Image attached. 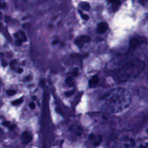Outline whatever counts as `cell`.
Returning a JSON list of instances; mask_svg holds the SVG:
<instances>
[{
  "label": "cell",
  "mask_w": 148,
  "mask_h": 148,
  "mask_svg": "<svg viewBox=\"0 0 148 148\" xmlns=\"http://www.w3.org/2000/svg\"><path fill=\"white\" fill-rule=\"evenodd\" d=\"M145 64V62L140 59H135L130 63L124 65V67L119 71V77L121 80L130 79L133 76H137L144 69Z\"/></svg>",
  "instance_id": "1"
},
{
  "label": "cell",
  "mask_w": 148,
  "mask_h": 148,
  "mask_svg": "<svg viewBox=\"0 0 148 148\" xmlns=\"http://www.w3.org/2000/svg\"><path fill=\"white\" fill-rule=\"evenodd\" d=\"M144 41V39L140 37H134L132 38L130 40V47L132 48V49H135L136 48L138 47L140 44L143 43Z\"/></svg>",
  "instance_id": "2"
},
{
  "label": "cell",
  "mask_w": 148,
  "mask_h": 148,
  "mask_svg": "<svg viewBox=\"0 0 148 148\" xmlns=\"http://www.w3.org/2000/svg\"><path fill=\"white\" fill-rule=\"evenodd\" d=\"M90 41V38L87 36H82L78 37L75 40V43L79 47H82L83 44L85 43H89Z\"/></svg>",
  "instance_id": "3"
},
{
  "label": "cell",
  "mask_w": 148,
  "mask_h": 148,
  "mask_svg": "<svg viewBox=\"0 0 148 148\" xmlns=\"http://www.w3.org/2000/svg\"><path fill=\"white\" fill-rule=\"evenodd\" d=\"M108 25H107V23L102 22V23H100L99 24H98L97 31H98V33H100V34H103V33L106 32V30H108Z\"/></svg>",
  "instance_id": "4"
},
{
  "label": "cell",
  "mask_w": 148,
  "mask_h": 148,
  "mask_svg": "<svg viewBox=\"0 0 148 148\" xmlns=\"http://www.w3.org/2000/svg\"><path fill=\"white\" fill-rule=\"evenodd\" d=\"M22 138H23V143H24V144H27V143H29L30 142H31L32 136L29 132H25L23 134V135H22Z\"/></svg>",
  "instance_id": "5"
},
{
  "label": "cell",
  "mask_w": 148,
  "mask_h": 148,
  "mask_svg": "<svg viewBox=\"0 0 148 148\" xmlns=\"http://www.w3.org/2000/svg\"><path fill=\"white\" fill-rule=\"evenodd\" d=\"M98 82H99V78H98V76L95 75V76H93L90 79L89 85L91 88H95V87L98 85Z\"/></svg>",
  "instance_id": "6"
},
{
  "label": "cell",
  "mask_w": 148,
  "mask_h": 148,
  "mask_svg": "<svg viewBox=\"0 0 148 148\" xmlns=\"http://www.w3.org/2000/svg\"><path fill=\"white\" fill-rule=\"evenodd\" d=\"M65 82H66V85H67L69 87L74 86V84H75L73 79H72V77H69L66 78Z\"/></svg>",
  "instance_id": "7"
},
{
  "label": "cell",
  "mask_w": 148,
  "mask_h": 148,
  "mask_svg": "<svg viewBox=\"0 0 148 148\" xmlns=\"http://www.w3.org/2000/svg\"><path fill=\"white\" fill-rule=\"evenodd\" d=\"M23 102V98H19V99L12 101V104L13 106H17V105H20V104H21Z\"/></svg>",
  "instance_id": "8"
},
{
  "label": "cell",
  "mask_w": 148,
  "mask_h": 148,
  "mask_svg": "<svg viewBox=\"0 0 148 148\" xmlns=\"http://www.w3.org/2000/svg\"><path fill=\"white\" fill-rule=\"evenodd\" d=\"M75 134L79 136L82 134V128L80 127V126H78L76 128V130H75Z\"/></svg>",
  "instance_id": "9"
},
{
  "label": "cell",
  "mask_w": 148,
  "mask_h": 148,
  "mask_svg": "<svg viewBox=\"0 0 148 148\" xmlns=\"http://www.w3.org/2000/svg\"><path fill=\"white\" fill-rule=\"evenodd\" d=\"M101 142H102V137H98V140H96L95 142H94L93 145L95 146V147H97V146H98L100 144H101Z\"/></svg>",
  "instance_id": "10"
},
{
  "label": "cell",
  "mask_w": 148,
  "mask_h": 148,
  "mask_svg": "<svg viewBox=\"0 0 148 148\" xmlns=\"http://www.w3.org/2000/svg\"><path fill=\"white\" fill-rule=\"evenodd\" d=\"M7 94L9 96H12V95H14L16 94V91L14 90H9L7 91Z\"/></svg>",
  "instance_id": "11"
},
{
  "label": "cell",
  "mask_w": 148,
  "mask_h": 148,
  "mask_svg": "<svg viewBox=\"0 0 148 148\" xmlns=\"http://www.w3.org/2000/svg\"><path fill=\"white\" fill-rule=\"evenodd\" d=\"M79 14H81V16H82V19H83V20H89V16H88V14H82V12H81L80 10H79Z\"/></svg>",
  "instance_id": "12"
},
{
  "label": "cell",
  "mask_w": 148,
  "mask_h": 148,
  "mask_svg": "<svg viewBox=\"0 0 148 148\" xmlns=\"http://www.w3.org/2000/svg\"><path fill=\"white\" fill-rule=\"evenodd\" d=\"M82 7L85 10H87V11H88V10H89L90 9V5H89V4H88V3H84L83 5L82 6Z\"/></svg>",
  "instance_id": "13"
},
{
  "label": "cell",
  "mask_w": 148,
  "mask_h": 148,
  "mask_svg": "<svg viewBox=\"0 0 148 148\" xmlns=\"http://www.w3.org/2000/svg\"><path fill=\"white\" fill-rule=\"evenodd\" d=\"M20 34H21L22 36V40H23V41H26V40H27V37H26L24 32H20Z\"/></svg>",
  "instance_id": "14"
},
{
  "label": "cell",
  "mask_w": 148,
  "mask_h": 148,
  "mask_svg": "<svg viewBox=\"0 0 148 148\" xmlns=\"http://www.w3.org/2000/svg\"><path fill=\"white\" fill-rule=\"evenodd\" d=\"M72 75H74V76L77 77L78 75V69H77V68H75V69H73V71L72 72Z\"/></svg>",
  "instance_id": "15"
},
{
  "label": "cell",
  "mask_w": 148,
  "mask_h": 148,
  "mask_svg": "<svg viewBox=\"0 0 148 148\" xmlns=\"http://www.w3.org/2000/svg\"><path fill=\"white\" fill-rule=\"evenodd\" d=\"M74 92H75V90H71V91H68V92H65V95L66 96H71L72 95H73Z\"/></svg>",
  "instance_id": "16"
},
{
  "label": "cell",
  "mask_w": 148,
  "mask_h": 148,
  "mask_svg": "<svg viewBox=\"0 0 148 148\" xmlns=\"http://www.w3.org/2000/svg\"><path fill=\"white\" fill-rule=\"evenodd\" d=\"M109 2L112 3V4L115 6H118L121 4V1H110Z\"/></svg>",
  "instance_id": "17"
},
{
  "label": "cell",
  "mask_w": 148,
  "mask_h": 148,
  "mask_svg": "<svg viewBox=\"0 0 148 148\" xmlns=\"http://www.w3.org/2000/svg\"><path fill=\"white\" fill-rule=\"evenodd\" d=\"M23 40H22L21 38H18L17 41H16V44H17V46H20V45L22 44V43H23Z\"/></svg>",
  "instance_id": "18"
},
{
  "label": "cell",
  "mask_w": 148,
  "mask_h": 148,
  "mask_svg": "<svg viewBox=\"0 0 148 148\" xmlns=\"http://www.w3.org/2000/svg\"><path fill=\"white\" fill-rule=\"evenodd\" d=\"M29 107H30V108H32V109H34V108H36V106H35L34 103L30 102V103H29Z\"/></svg>",
  "instance_id": "19"
},
{
  "label": "cell",
  "mask_w": 148,
  "mask_h": 148,
  "mask_svg": "<svg viewBox=\"0 0 148 148\" xmlns=\"http://www.w3.org/2000/svg\"><path fill=\"white\" fill-rule=\"evenodd\" d=\"M89 139L90 140H95V134H90V136H89Z\"/></svg>",
  "instance_id": "20"
},
{
  "label": "cell",
  "mask_w": 148,
  "mask_h": 148,
  "mask_svg": "<svg viewBox=\"0 0 148 148\" xmlns=\"http://www.w3.org/2000/svg\"><path fill=\"white\" fill-rule=\"evenodd\" d=\"M6 7V3L2 2L0 3V8H5Z\"/></svg>",
  "instance_id": "21"
},
{
  "label": "cell",
  "mask_w": 148,
  "mask_h": 148,
  "mask_svg": "<svg viewBox=\"0 0 148 148\" xmlns=\"http://www.w3.org/2000/svg\"><path fill=\"white\" fill-rule=\"evenodd\" d=\"M2 124L4 126H7V127H10V123L9 121H4V122H3Z\"/></svg>",
  "instance_id": "22"
},
{
  "label": "cell",
  "mask_w": 148,
  "mask_h": 148,
  "mask_svg": "<svg viewBox=\"0 0 148 148\" xmlns=\"http://www.w3.org/2000/svg\"><path fill=\"white\" fill-rule=\"evenodd\" d=\"M130 143H131L132 145H133V146L135 145V142H134V140H133V139H130Z\"/></svg>",
  "instance_id": "23"
},
{
  "label": "cell",
  "mask_w": 148,
  "mask_h": 148,
  "mask_svg": "<svg viewBox=\"0 0 148 148\" xmlns=\"http://www.w3.org/2000/svg\"><path fill=\"white\" fill-rule=\"evenodd\" d=\"M14 128H15V125H10V127H9V129H10V130H14Z\"/></svg>",
  "instance_id": "24"
},
{
  "label": "cell",
  "mask_w": 148,
  "mask_h": 148,
  "mask_svg": "<svg viewBox=\"0 0 148 148\" xmlns=\"http://www.w3.org/2000/svg\"><path fill=\"white\" fill-rule=\"evenodd\" d=\"M58 43H59V40H54L53 42H52V45H53V46H54V45L57 44Z\"/></svg>",
  "instance_id": "25"
},
{
  "label": "cell",
  "mask_w": 148,
  "mask_h": 148,
  "mask_svg": "<svg viewBox=\"0 0 148 148\" xmlns=\"http://www.w3.org/2000/svg\"><path fill=\"white\" fill-rule=\"evenodd\" d=\"M139 148H148V143H146L145 145H141Z\"/></svg>",
  "instance_id": "26"
},
{
  "label": "cell",
  "mask_w": 148,
  "mask_h": 148,
  "mask_svg": "<svg viewBox=\"0 0 148 148\" xmlns=\"http://www.w3.org/2000/svg\"><path fill=\"white\" fill-rule=\"evenodd\" d=\"M23 69H22V68H19V69H18V70H17V72H18L19 74H20V73H23Z\"/></svg>",
  "instance_id": "27"
},
{
  "label": "cell",
  "mask_w": 148,
  "mask_h": 148,
  "mask_svg": "<svg viewBox=\"0 0 148 148\" xmlns=\"http://www.w3.org/2000/svg\"><path fill=\"white\" fill-rule=\"evenodd\" d=\"M23 27H24L25 29H27V27H29V24L27 23V24H25L23 25Z\"/></svg>",
  "instance_id": "28"
},
{
  "label": "cell",
  "mask_w": 148,
  "mask_h": 148,
  "mask_svg": "<svg viewBox=\"0 0 148 148\" xmlns=\"http://www.w3.org/2000/svg\"><path fill=\"white\" fill-rule=\"evenodd\" d=\"M2 66H7V62H3Z\"/></svg>",
  "instance_id": "29"
},
{
  "label": "cell",
  "mask_w": 148,
  "mask_h": 148,
  "mask_svg": "<svg viewBox=\"0 0 148 148\" xmlns=\"http://www.w3.org/2000/svg\"><path fill=\"white\" fill-rule=\"evenodd\" d=\"M14 37H15V38H19V34H18V33H15V34H14Z\"/></svg>",
  "instance_id": "30"
},
{
  "label": "cell",
  "mask_w": 148,
  "mask_h": 148,
  "mask_svg": "<svg viewBox=\"0 0 148 148\" xmlns=\"http://www.w3.org/2000/svg\"><path fill=\"white\" fill-rule=\"evenodd\" d=\"M1 26H2V23H0V27H1Z\"/></svg>",
  "instance_id": "31"
},
{
  "label": "cell",
  "mask_w": 148,
  "mask_h": 148,
  "mask_svg": "<svg viewBox=\"0 0 148 148\" xmlns=\"http://www.w3.org/2000/svg\"><path fill=\"white\" fill-rule=\"evenodd\" d=\"M1 13L0 12V19H1Z\"/></svg>",
  "instance_id": "32"
}]
</instances>
